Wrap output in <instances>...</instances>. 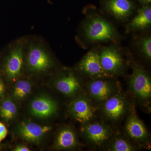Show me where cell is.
<instances>
[{"instance_id":"ba28073f","label":"cell","mask_w":151,"mask_h":151,"mask_svg":"<svg viewBox=\"0 0 151 151\" xmlns=\"http://www.w3.org/2000/svg\"><path fill=\"white\" fill-rule=\"evenodd\" d=\"M78 69L82 74L92 79L111 78L101 66L99 52L97 50H91L80 60Z\"/></svg>"},{"instance_id":"9a60e30c","label":"cell","mask_w":151,"mask_h":151,"mask_svg":"<svg viewBox=\"0 0 151 151\" xmlns=\"http://www.w3.org/2000/svg\"><path fill=\"white\" fill-rule=\"evenodd\" d=\"M56 89L68 97H72L81 90L80 81L73 71H68L61 74L55 83Z\"/></svg>"},{"instance_id":"2e32d148","label":"cell","mask_w":151,"mask_h":151,"mask_svg":"<svg viewBox=\"0 0 151 151\" xmlns=\"http://www.w3.org/2000/svg\"><path fill=\"white\" fill-rule=\"evenodd\" d=\"M151 25V8L150 5L143 6L127 25L129 32H140L147 30Z\"/></svg>"},{"instance_id":"cb8c5ba5","label":"cell","mask_w":151,"mask_h":151,"mask_svg":"<svg viewBox=\"0 0 151 151\" xmlns=\"http://www.w3.org/2000/svg\"><path fill=\"white\" fill-rule=\"evenodd\" d=\"M5 92V87L2 80L0 78V99L4 97Z\"/></svg>"},{"instance_id":"7a4b0ae2","label":"cell","mask_w":151,"mask_h":151,"mask_svg":"<svg viewBox=\"0 0 151 151\" xmlns=\"http://www.w3.org/2000/svg\"><path fill=\"white\" fill-rule=\"evenodd\" d=\"M132 73L129 86L136 99L143 104L149 103L151 97V81L148 73L142 66L132 60Z\"/></svg>"},{"instance_id":"4fadbf2b","label":"cell","mask_w":151,"mask_h":151,"mask_svg":"<svg viewBox=\"0 0 151 151\" xmlns=\"http://www.w3.org/2000/svg\"><path fill=\"white\" fill-rule=\"evenodd\" d=\"M52 130L50 127L41 126L32 122H22L18 127V132L22 138L31 142H39L45 135Z\"/></svg>"},{"instance_id":"52a82bcc","label":"cell","mask_w":151,"mask_h":151,"mask_svg":"<svg viewBox=\"0 0 151 151\" xmlns=\"http://www.w3.org/2000/svg\"><path fill=\"white\" fill-rule=\"evenodd\" d=\"M102 104L104 116L113 122L123 119L129 109V103L120 92L111 96Z\"/></svg>"},{"instance_id":"ffe728a7","label":"cell","mask_w":151,"mask_h":151,"mask_svg":"<svg viewBox=\"0 0 151 151\" xmlns=\"http://www.w3.org/2000/svg\"><path fill=\"white\" fill-rule=\"evenodd\" d=\"M32 90L31 84L26 80H20L17 82L13 90L12 96L17 100L24 99L30 93Z\"/></svg>"},{"instance_id":"5b68a950","label":"cell","mask_w":151,"mask_h":151,"mask_svg":"<svg viewBox=\"0 0 151 151\" xmlns=\"http://www.w3.org/2000/svg\"><path fill=\"white\" fill-rule=\"evenodd\" d=\"M27 63L30 71L35 73L46 72L53 65L52 60L43 47L32 44L29 47Z\"/></svg>"},{"instance_id":"277c9868","label":"cell","mask_w":151,"mask_h":151,"mask_svg":"<svg viewBox=\"0 0 151 151\" xmlns=\"http://www.w3.org/2000/svg\"><path fill=\"white\" fill-rule=\"evenodd\" d=\"M110 78L92 79L88 84L89 95L97 103L102 104L111 96L120 92L119 85Z\"/></svg>"},{"instance_id":"3957f363","label":"cell","mask_w":151,"mask_h":151,"mask_svg":"<svg viewBox=\"0 0 151 151\" xmlns=\"http://www.w3.org/2000/svg\"><path fill=\"white\" fill-rule=\"evenodd\" d=\"M98 52L101 66L110 77L124 73L127 64L119 47L115 45L105 47Z\"/></svg>"},{"instance_id":"9c48e42d","label":"cell","mask_w":151,"mask_h":151,"mask_svg":"<svg viewBox=\"0 0 151 151\" xmlns=\"http://www.w3.org/2000/svg\"><path fill=\"white\" fill-rule=\"evenodd\" d=\"M103 8L107 14L122 22L129 20L135 9L131 0H105Z\"/></svg>"},{"instance_id":"8fae6325","label":"cell","mask_w":151,"mask_h":151,"mask_svg":"<svg viewBox=\"0 0 151 151\" xmlns=\"http://www.w3.org/2000/svg\"><path fill=\"white\" fill-rule=\"evenodd\" d=\"M69 111L76 120L83 124L92 122L95 116L94 107L85 96L73 100L69 105Z\"/></svg>"},{"instance_id":"44dd1931","label":"cell","mask_w":151,"mask_h":151,"mask_svg":"<svg viewBox=\"0 0 151 151\" xmlns=\"http://www.w3.org/2000/svg\"><path fill=\"white\" fill-rule=\"evenodd\" d=\"M108 150L113 151H132L136 150V148L127 139L117 137L109 143Z\"/></svg>"},{"instance_id":"7c38bea8","label":"cell","mask_w":151,"mask_h":151,"mask_svg":"<svg viewBox=\"0 0 151 151\" xmlns=\"http://www.w3.org/2000/svg\"><path fill=\"white\" fill-rule=\"evenodd\" d=\"M23 48L21 44L14 47L7 58L5 73L10 80H15L21 73L23 65Z\"/></svg>"},{"instance_id":"6da1fadb","label":"cell","mask_w":151,"mask_h":151,"mask_svg":"<svg viewBox=\"0 0 151 151\" xmlns=\"http://www.w3.org/2000/svg\"><path fill=\"white\" fill-rule=\"evenodd\" d=\"M81 35L85 43L118 41L121 36L115 27L99 14H88L81 27Z\"/></svg>"},{"instance_id":"7402d4cb","label":"cell","mask_w":151,"mask_h":151,"mask_svg":"<svg viewBox=\"0 0 151 151\" xmlns=\"http://www.w3.org/2000/svg\"><path fill=\"white\" fill-rule=\"evenodd\" d=\"M8 130L4 125L0 122V142L4 140L6 137Z\"/></svg>"},{"instance_id":"e0dca14e","label":"cell","mask_w":151,"mask_h":151,"mask_svg":"<svg viewBox=\"0 0 151 151\" xmlns=\"http://www.w3.org/2000/svg\"><path fill=\"white\" fill-rule=\"evenodd\" d=\"M77 143L74 131L70 128L65 127L58 132L55 141V146L60 150H68L76 147Z\"/></svg>"},{"instance_id":"ac0fdd59","label":"cell","mask_w":151,"mask_h":151,"mask_svg":"<svg viewBox=\"0 0 151 151\" xmlns=\"http://www.w3.org/2000/svg\"><path fill=\"white\" fill-rule=\"evenodd\" d=\"M136 48L139 54L146 60L151 59V37L150 35L138 38L135 43Z\"/></svg>"},{"instance_id":"5bb4252c","label":"cell","mask_w":151,"mask_h":151,"mask_svg":"<svg viewBox=\"0 0 151 151\" xmlns=\"http://www.w3.org/2000/svg\"><path fill=\"white\" fill-rule=\"evenodd\" d=\"M30 111L37 118H46L56 113L58 105L55 101L45 95L36 97L30 105Z\"/></svg>"},{"instance_id":"d4e9b609","label":"cell","mask_w":151,"mask_h":151,"mask_svg":"<svg viewBox=\"0 0 151 151\" xmlns=\"http://www.w3.org/2000/svg\"><path fill=\"white\" fill-rule=\"evenodd\" d=\"M139 1L143 4V6L148 5L151 2V0H139Z\"/></svg>"},{"instance_id":"603a6c76","label":"cell","mask_w":151,"mask_h":151,"mask_svg":"<svg viewBox=\"0 0 151 151\" xmlns=\"http://www.w3.org/2000/svg\"><path fill=\"white\" fill-rule=\"evenodd\" d=\"M14 151H29L30 149L26 146L24 145H18L14 149Z\"/></svg>"},{"instance_id":"d6986e66","label":"cell","mask_w":151,"mask_h":151,"mask_svg":"<svg viewBox=\"0 0 151 151\" xmlns=\"http://www.w3.org/2000/svg\"><path fill=\"white\" fill-rule=\"evenodd\" d=\"M17 111L16 105L10 99L4 100L0 105V116L7 122L11 121L14 118Z\"/></svg>"},{"instance_id":"8992f818","label":"cell","mask_w":151,"mask_h":151,"mask_svg":"<svg viewBox=\"0 0 151 151\" xmlns=\"http://www.w3.org/2000/svg\"><path fill=\"white\" fill-rule=\"evenodd\" d=\"M82 132L88 142L98 147L109 142L113 134L112 129L109 126L99 122L84 124Z\"/></svg>"},{"instance_id":"30bf717a","label":"cell","mask_w":151,"mask_h":151,"mask_svg":"<svg viewBox=\"0 0 151 151\" xmlns=\"http://www.w3.org/2000/svg\"><path fill=\"white\" fill-rule=\"evenodd\" d=\"M125 130L129 137L139 145L145 147L149 145L148 132L142 122L133 110L127 118Z\"/></svg>"}]
</instances>
